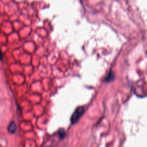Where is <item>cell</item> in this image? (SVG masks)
Masks as SVG:
<instances>
[{
  "instance_id": "7a4b0ae2",
  "label": "cell",
  "mask_w": 147,
  "mask_h": 147,
  "mask_svg": "<svg viewBox=\"0 0 147 147\" xmlns=\"http://www.w3.org/2000/svg\"><path fill=\"white\" fill-rule=\"evenodd\" d=\"M115 73L113 71H110L109 73L108 74V75H107L106 78H105V81L106 82H112L115 80Z\"/></svg>"
},
{
  "instance_id": "6da1fadb",
  "label": "cell",
  "mask_w": 147,
  "mask_h": 147,
  "mask_svg": "<svg viewBox=\"0 0 147 147\" xmlns=\"http://www.w3.org/2000/svg\"><path fill=\"white\" fill-rule=\"evenodd\" d=\"M85 112V109L83 106H79L76 109L71 117V123L74 125L78 122L79 119L82 117Z\"/></svg>"
},
{
  "instance_id": "5b68a950",
  "label": "cell",
  "mask_w": 147,
  "mask_h": 147,
  "mask_svg": "<svg viewBox=\"0 0 147 147\" xmlns=\"http://www.w3.org/2000/svg\"><path fill=\"white\" fill-rule=\"evenodd\" d=\"M1 52L0 51V59H2V58H3V54H1Z\"/></svg>"
},
{
  "instance_id": "3957f363",
  "label": "cell",
  "mask_w": 147,
  "mask_h": 147,
  "mask_svg": "<svg viewBox=\"0 0 147 147\" xmlns=\"http://www.w3.org/2000/svg\"><path fill=\"white\" fill-rule=\"evenodd\" d=\"M16 129L17 126L14 122H12L8 126V130L11 133H15L16 131Z\"/></svg>"
},
{
  "instance_id": "277c9868",
  "label": "cell",
  "mask_w": 147,
  "mask_h": 147,
  "mask_svg": "<svg viewBox=\"0 0 147 147\" xmlns=\"http://www.w3.org/2000/svg\"><path fill=\"white\" fill-rule=\"evenodd\" d=\"M58 135L60 139H63L66 136V131L63 128H61L59 130Z\"/></svg>"
}]
</instances>
